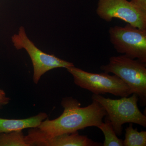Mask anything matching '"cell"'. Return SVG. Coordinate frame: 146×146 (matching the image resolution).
Returning <instances> with one entry per match:
<instances>
[{"mask_svg":"<svg viewBox=\"0 0 146 146\" xmlns=\"http://www.w3.org/2000/svg\"><path fill=\"white\" fill-rule=\"evenodd\" d=\"M66 69L73 76L74 82L77 86L94 94H110L121 98L128 97L132 94L129 87L115 74L88 72L75 66Z\"/></svg>","mask_w":146,"mask_h":146,"instance_id":"cell-4","label":"cell"},{"mask_svg":"<svg viewBox=\"0 0 146 146\" xmlns=\"http://www.w3.org/2000/svg\"><path fill=\"white\" fill-rule=\"evenodd\" d=\"M100 69L105 73H112L120 78L132 94H137L140 106H145L146 63L123 54L110 57L109 63L102 65Z\"/></svg>","mask_w":146,"mask_h":146,"instance_id":"cell-2","label":"cell"},{"mask_svg":"<svg viewBox=\"0 0 146 146\" xmlns=\"http://www.w3.org/2000/svg\"><path fill=\"white\" fill-rule=\"evenodd\" d=\"M96 11L106 22L118 18L138 28L146 29V16L127 0H99Z\"/></svg>","mask_w":146,"mask_h":146,"instance_id":"cell-7","label":"cell"},{"mask_svg":"<svg viewBox=\"0 0 146 146\" xmlns=\"http://www.w3.org/2000/svg\"><path fill=\"white\" fill-rule=\"evenodd\" d=\"M129 1L140 13L146 16V0H130Z\"/></svg>","mask_w":146,"mask_h":146,"instance_id":"cell-13","label":"cell"},{"mask_svg":"<svg viewBox=\"0 0 146 146\" xmlns=\"http://www.w3.org/2000/svg\"><path fill=\"white\" fill-rule=\"evenodd\" d=\"M110 41L118 53L146 63V29L127 24L109 29Z\"/></svg>","mask_w":146,"mask_h":146,"instance_id":"cell-6","label":"cell"},{"mask_svg":"<svg viewBox=\"0 0 146 146\" xmlns=\"http://www.w3.org/2000/svg\"><path fill=\"white\" fill-rule=\"evenodd\" d=\"M103 144L92 141L78 131L65 133L47 140L42 146H101Z\"/></svg>","mask_w":146,"mask_h":146,"instance_id":"cell-9","label":"cell"},{"mask_svg":"<svg viewBox=\"0 0 146 146\" xmlns=\"http://www.w3.org/2000/svg\"><path fill=\"white\" fill-rule=\"evenodd\" d=\"M86 107L72 97H65L61 101L64 111L53 120L47 118L38 127L30 129L25 139L28 146H42L54 136L72 133L89 127H98L107 115L103 107L96 101Z\"/></svg>","mask_w":146,"mask_h":146,"instance_id":"cell-1","label":"cell"},{"mask_svg":"<svg viewBox=\"0 0 146 146\" xmlns=\"http://www.w3.org/2000/svg\"><path fill=\"white\" fill-rule=\"evenodd\" d=\"M11 41L16 49L25 50L29 54L33 66V81L35 84L48 71L55 68L67 69L74 66L73 63L42 51L29 38L24 27H19L18 32L11 36Z\"/></svg>","mask_w":146,"mask_h":146,"instance_id":"cell-5","label":"cell"},{"mask_svg":"<svg viewBox=\"0 0 146 146\" xmlns=\"http://www.w3.org/2000/svg\"><path fill=\"white\" fill-rule=\"evenodd\" d=\"M10 99L6 96L5 92L0 89V108L9 104Z\"/></svg>","mask_w":146,"mask_h":146,"instance_id":"cell-14","label":"cell"},{"mask_svg":"<svg viewBox=\"0 0 146 146\" xmlns=\"http://www.w3.org/2000/svg\"><path fill=\"white\" fill-rule=\"evenodd\" d=\"M125 138L123 146H146V131H139L137 128H133L132 123L125 129Z\"/></svg>","mask_w":146,"mask_h":146,"instance_id":"cell-10","label":"cell"},{"mask_svg":"<svg viewBox=\"0 0 146 146\" xmlns=\"http://www.w3.org/2000/svg\"><path fill=\"white\" fill-rule=\"evenodd\" d=\"M48 118V115L44 112H40L35 116L25 119H16L0 117V133L37 127Z\"/></svg>","mask_w":146,"mask_h":146,"instance_id":"cell-8","label":"cell"},{"mask_svg":"<svg viewBox=\"0 0 146 146\" xmlns=\"http://www.w3.org/2000/svg\"><path fill=\"white\" fill-rule=\"evenodd\" d=\"M132 94L130 97H121L119 99L106 98L100 95H92V100L99 103L106 111L117 136L122 134L123 125L126 123L146 127V115L138 107L139 98L137 94Z\"/></svg>","mask_w":146,"mask_h":146,"instance_id":"cell-3","label":"cell"},{"mask_svg":"<svg viewBox=\"0 0 146 146\" xmlns=\"http://www.w3.org/2000/svg\"><path fill=\"white\" fill-rule=\"evenodd\" d=\"M0 146H28L22 130L0 133Z\"/></svg>","mask_w":146,"mask_h":146,"instance_id":"cell-12","label":"cell"},{"mask_svg":"<svg viewBox=\"0 0 146 146\" xmlns=\"http://www.w3.org/2000/svg\"><path fill=\"white\" fill-rule=\"evenodd\" d=\"M105 117L104 123H102L98 127L104 134L105 140L103 146H123V140L118 138L107 115Z\"/></svg>","mask_w":146,"mask_h":146,"instance_id":"cell-11","label":"cell"}]
</instances>
